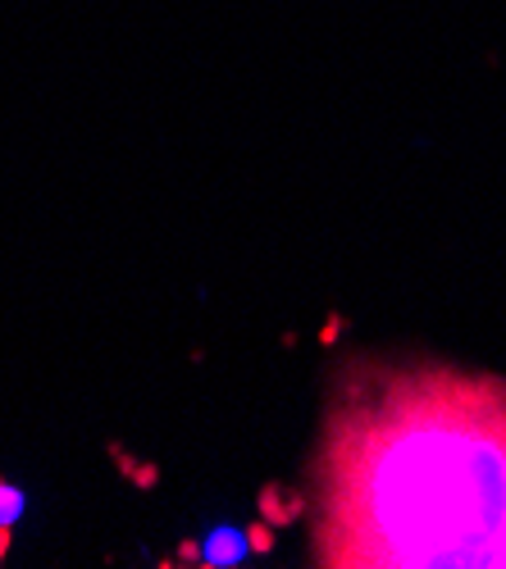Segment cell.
I'll return each instance as SVG.
<instances>
[{
	"instance_id": "obj_1",
	"label": "cell",
	"mask_w": 506,
	"mask_h": 569,
	"mask_svg": "<svg viewBox=\"0 0 506 569\" xmlns=\"http://www.w3.org/2000/svg\"><path fill=\"white\" fill-rule=\"evenodd\" d=\"M325 565L506 569V383L406 369L338 415L325 447Z\"/></svg>"
},
{
	"instance_id": "obj_4",
	"label": "cell",
	"mask_w": 506,
	"mask_h": 569,
	"mask_svg": "<svg viewBox=\"0 0 506 569\" xmlns=\"http://www.w3.org/2000/svg\"><path fill=\"white\" fill-rule=\"evenodd\" d=\"M10 533L14 529H0V560H6V551H10Z\"/></svg>"
},
{
	"instance_id": "obj_3",
	"label": "cell",
	"mask_w": 506,
	"mask_h": 569,
	"mask_svg": "<svg viewBox=\"0 0 506 569\" xmlns=\"http://www.w3.org/2000/svg\"><path fill=\"white\" fill-rule=\"evenodd\" d=\"M23 515H28V492L10 479H0V529H14Z\"/></svg>"
},
{
	"instance_id": "obj_2",
	"label": "cell",
	"mask_w": 506,
	"mask_h": 569,
	"mask_svg": "<svg viewBox=\"0 0 506 569\" xmlns=\"http://www.w3.org/2000/svg\"><path fill=\"white\" fill-rule=\"evenodd\" d=\"M197 556H201V565H242L251 556V538L242 529H234V525H219V529L206 533Z\"/></svg>"
}]
</instances>
